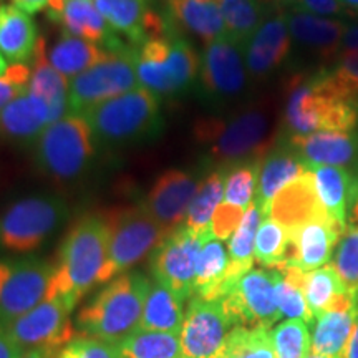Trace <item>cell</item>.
<instances>
[{
  "mask_svg": "<svg viewBox=\"0 0 358 358\" xmlns=\"http://www.w3.org/2000/svg\"><path fill=\"white\" fill-rule=\"evenodd\" d=\"M282 131L285 138L317 131H358V110L340 96L327 69L299 73L285 85Z\"/></svg>",
  "mask_w": 358,
  "mask_h": 358,
  "instance_id": "cell-1",
  "label": "cell"
},
{
  "mask_svg": "<svg viewBox=\"0 0 358 358\" xmlns=\"http://www.w3.org/2000/svg\"><path fill=\"white\" fill-rule=\"evenodd\" d=\"M108 227L101 214H87L78 219L58 250L48 297H60L73 310L88 290L101 284V275L108 264Z\"/></svg>",
  "mask_w": 358,
  "mask_h": 358,
  "instance_id": "cell-2",
  "label": "cell"
},
{
  "mask_svg": "<svg viewBox=\"0 0 358 358\" xmlns=\"http://www.w3.org/2000/svg\"><path fill=\"white\" fill-rule=\"evenodd\" d=\"M151 282L140 272H124L80 310L77 325L82 335L122 347L141 327Z\"/></svg>",
  "mask_w": 358,
  "mask_h": 358,
  "instance_id": "cell-3",
  "label": "cell"
},
{
  "mask_svg": "<svg viewBox=\"0 0 358 358\" xmlns=\"http://www.w3.org/2000/svg\"><path fill=\"white\" fill-rule=\"evenodd\" d=\"M194 138L208 148L219 164L229 168L261 158L277 145L272 120L267 110L249 108L231 118H203L194 124Z\"/></svg>",
  "mask_w": 358,
  "mask_h": 358,
  "instance_id": "cell-4",
  "label": "cell"
},
{
  "mask_svg": "<svg viewBox=\"0 0 358 358\" xmlns=\"http://www.w3.org/2000/svg\"><path fill=\"white\" fill-rule=\"evenodd\" d=\"M83 116L93 140L103 145H131L161 129L159 100L150 90L136 88L88 108Z\"/></svg>",
  "mask_w": 358,
  "mask_h": 358,
  "instance_id": "cell-5",
  "label": "cell"
},
{
  "mask_svg": "<svg viewBox=\"0 0 358 358\" xmlns=\"http://www.w3.org/2000/svg\"><path fill=\"white\" fill-rule=\"evenodd\" d=\"M201 60L185 37L168 27L163 37L138 48L136 71L141 87L158 95L186 92L199 75Z\"/></svg>",
  "mask_w": 358,
  "mask_h": 358,
  "instance_id": "cell-6",
  "label": "cell"
},
{
  "mask_svg": "<svg viewBox=\"0 0 358 358\" xmlns=\"http://www.w3.org/2000/svg\"><path fill=\"white\" fill-rule=\"evenodd\" d=\"M110 234L108 264L103 282L113 280L136 266L163 243L168 232L143 206H118L101 214Z\"/></svg>",
  "mask_w": 358,
  "mask_h": 358,
  "instance_id": "cell-7",
  "label": "cell"
},
{
  "mask_svg": "<svg viewBox=\"0 0 358 358\" xmlns=\"http://www.w3.org/2000/svg\"><path fill=\"white\" fill-rule=\"evenodd\" d=\"M92 129L80 115H66L43 129L35 145L38 168L55 181L82 176L95 155Z\"/></svg>",
  "mask_w": 358,
  "mask_h": 358,
  "instance_id": "cell-8",
  "label": "cell"
},
{
  "mask_svg": "<svg viewBox=\"0 0 358 358\" xmlns=\"http://www.w3.org/2000/svg\"><path fill=\"white\" fill-rule=\"evenodd\" d=\"M69 217L65 201L32 196L17 201L0 216V245L13 252H30L43 244Z\"/></svg>",
  "mask_w": 358,
  "mask_h": 358,
  "instance_id": "cell-9",
  "label": "cell"
},
{
  "mask_svg": "<svg viewBox=\"0 0 358 358\" xmlns=\"http://www.w3.org/2000/svg\"><path fill=\"white\" fill-rule=\"evenodd\" d=\"M138 48L110 53L108 58L70 80L69 115H82L98 103L141 88L136 71Z\"/></svg>",
  "mask_w": 358,
  "mask_h": 358,
  "instance_id": "cell-10",
  "label": "cell"
},
{
  "mask_svg": "<svg viewBox=\"0 0 358 358\" xmlns=\"http://www.w3.org/2000/svg\"><path fill=\"white\" fill-rule=\"evenodd\" d=\"M213 231L194 232L181 226L169 232L150 256V267L156 282L168 287L185 303L194 295L196 264L203 244Z\"/></svg>",
  "mask_w": 358,
  "mask_h": 358,
  "instance_id": "cell-11",
  "label": "cell"
},
{
  "mask_svg": "<svg viewBox=\"0 0 358 358\" xmlns=\"http://www.w3.org/2000/svg\"><path fill=\"white\" fill-rule=\"evenodd\" d=\"M55 264L42 259L0 261V325L30 312L52 289Z\"/></svg>",
  "mask_w": 358,
  "mask_h": 358,
  "instance_id": "cell-12",
  "label": "cell"
},
{
  "mask_svg": "<svg viewBox=\"0 0 358 358\" xmlns=\"http://www.w3.org/2000/svg\"><path fill=\"white\" fill-rule=\"evenodd\" d=\"M221 302L234 327H262L271 330L282 319L272 268H250L232 285Z\"/></svg>",
  "mask_w": 358,
  "mask_h": 358,
  "instance_id": "cell-13",
  "label": "cell"
},
{
  "mask_svg": "<svg viewBox=\"0 0 358 358\" xmlns=\"http://www.w3.org/2000/svg\"><path fill=\"white\" fill-rule=\"evenodd\" d=\"M70 313L69 306L60 297H48L19 319L0 327L25 352L34 348L62 352L75 337Z\"/></svg>",
  "mask_w": 358,
  "mask_h": 358,
  "instance_id": "cell-14",
  "label": "cell"
},
{
  "mask_svg": "<svg viewBox=\"0 0 358 358\" xmlns=\"http://www.w3.org/2000/svg\"><path fill=\"white\" fill-rule=\"evenodd\" d=\"M232 329L221 301L189 299L181 329L182 358H219Z\"/></svg>",
  "mask_w": 358,
  "mask_h": 358,
  "instance_id": "cell-15",
  "label": "cell"
},
{
  "mask_svg": "<svg viewBox=\"0 0 358 358\" xmlns=\"http://www.w3.org/2000/svg\"><path fill=\"white\" fill-rule=\"evenodd\" d=\"M244 48L222 37L206 45L201 58L199 77L204 93L216 101L239 96L248 85Z\"/></svg>",
  "mask_w": 358,
  "mask_h": 358,
  "instance_id": "cell-16",
  "label": "cell"
},
{
  "mask_svg": "<svg viewBox=\"0 0 358 358\" xmlns=\"http://www.w3.org/2000/svg\"><path fill=\"white\" fill-rule=\"evenodd\" d=\"M347 224L337 221L330 214L312 219L301 227L289 232V245L285 262L303 272H312L332 261L335 245H338Z\"/></svg>",
  "mask_w": 358,
  "mask_h": 358,
  "instance_id": "cell-17",
  "label": "cell"
},
{
  "mask_svg": "<svg viewBox=\"0 0 358 358\" xmlns=\"http://www.w3.org/2000/svg\"><path fill=\"white\" fill-rule=\"evenodd\" d=\"M199 186L201 181L192 174L181 169H169L161 174L151 187L145 208L169 234L185 226L187 211Z\"/></svg>",
  "mask_w": 358,
  "mask_h": 358,
  "instance_id": "cell-18",
  "label": "cell"
},
{
  "mask_svg": "<svg viewBox=\"0 0 358 358\" xmlns=\"http://www.w3.org/2000/svg\"><path fill=\"white\" fill-rule=\"evenodd\" d=\"M95 6L111 29L124 35L134 48L166 34L168 20L150 7V0H95Z\"/></svg>",
  "mask_w": 358,
  "mask_h": 358,
  "instance_id": "cell-19",
  "label": "cell"
},
{
  "mask_svg": "<svg viewBox=\"0 0 358 358\" xmlns=\"http://www.w3.org/2000/svg\"><path fill=\"white\" fill-rule=\"evenodd\" d=\"M312 166H337L358 176V131H317L284 140Z\"/></svg>",
  "mask_w": 358,
  "mask_h": 358,
  "instance_id": "cell-20",
  "label": "cell"
},
{
  "mask_svg": "<svg viewBox=\"0 0 358 358\" xmlns=\"http://www.w3.org/2000/svg\"><path fill=\"white\" fill-rule=\"evenodd\" d=\"M290 47H292V37H290L287 15L277 13L271 19L264 20L244 48L248 73L254 80L267 78L287 60Z\"/></svg>",
  "mask_w": 358,
  "mask_h": 358,
  "instance_id": "cell-21",
  "label": "cell"
},
{
  "mask_svg": "<svg viewBox=\"0 0 358 358\" xmlns=\"http://www.w3.org/2000/svg\"><path fill=\"white\" fill-rule=\"evenodd\" d=\"M325 213L313 185L312 169L280 189L267 208V217L279 222L287 232L295 231L302 224Z\"/></svg>",
  "mask_w": 358,
  "mask_h": 358,
  "instance_id": "cell-22",
  "label": "cell"
},
{
  "mask_svg": "<svg viewBox=\"0 0 358 358\" xmlns=\"http://www.w3.org/2000/svg\"><path fill=\"white\" fill-rule=\"evenodd\" d=\"M308 169L310 168L301 155L285 141L277 143L268 153L262 156L259 161L257 191L254 199L262 204L266 217L268 204L279 194V191L306 174Z\"/></svg>",
  "mask_w": 358,
  "mask_h": 358,
  "instance_id": "cell-23",
  "label": "cell"
},
{
  "mask_svg": "<svg viewBox=\"0 0 358 358\" xmlns=\"http://www.w3.org/2000/svg\"><path fill=\"white\" fill-rule=\"evenodd\" d=\"M55 20H60L64 30L88 42L101 43L110 53L127 52L134 48L122 42L118 34L108 25L105 17L92 0H65L64 8Z\"/></svg>",
  "mask_w": 358,
  "mask_h": 358,
  "instance_id": "cell-24",
  "label": "cell"
},
{
  "mask_svg": "<svg viewBox=\"0 0 358 358\" xmlns=\"http://www.w3.org/2000/svg\"><path fill=\"white\" fill-rule=\"evenodd\" d=\"M290 37L302 47L315 52L324 60H337L340 45L347 30V22L325 19L294 8L287 15Z\"/></svg>",
  "mask_w": 358,
  "mask_h": 358,
  "instance_id": "cell-25",
  "label": "cell"
},
{
  "mask_svg": "<svg viewBox=\"0 0 358 358\" xmlns=\"http://www.w3.org/2000/svg\"><path fill=\"white\" fill-rule=\"evenodd\" d=\"M47 127H50L48 105L30 92L0 110V138L8 141L35 143Z\"/></svg>",
  "mask_w": 358,
  "mask_h": 358,
  "instance_id": "cell-26",
  "label": "cell"
},
{
  "mask_svg": "<svg viewBox=\"0 0 358 358\" xmlns=\"http://www.w3.org/2000/svg\"><path fill=\"white\" fill-rule=\"evenodd\" d=\"M40 35L29 13L13 3H0V53L10 65H29Z\"/></svg>",
  "mask_w": 358,
  "mask_h": 358,
  "instance_id": "cell-27",
  "label": "cell"
},
{
  "mask_svg": "<svg viewBox=\"0 0 358 358\" xmlns=\"http://www.w3.org/2000/svg\"><path fill=\"white\" fill-rule=\"evenodd\" d=\"M30 64H32V73H30L29 92L47 103L50 124L57 123L58 120L69 115V78L50 65L42 37L38 40L37 52Z\"/></svg>",
  "mask_w": 358,
  "mask_h": 358,
  "instance_id": "cell-28",
  "label": "cell"
},
{
  "mask_svg": "<svg viewBox=\"0 0 358 358\" xmlns=\"http://www.w3.org/2000/svg\"><path fill=\"white\" fill-rule=\"evenodd\" d=\"M168 7L171 19L206 45L227 37L221 0H168Z\"/></svg>",
  "mask_w": 358,
  "mask_h": 358,
  "instance_id": "cell-29",
  "label": "cell"
},
{
  "mask_svg": "<svg viewBox=\"0 0 358 358\" xmlns=\"http://www.w3.org/2000/svg\"><path fill=\"white\" fill-rule=\"evenodd\" d=\"M227 268L229 252L222 241L211 236L203 244L196 264L194 295L204 301H221L227 294Z\"/></svg>",
  "mask_w": 358,
  "mask_h": 358,
  "instance_id": "cell-30",
  "label": "cell"
},
{
  "mask_svg": "<svg viewBox=\"0 0 358 358\" xmlns=\"http://www.w3.org/2000/svg\"><path fill=\"white\" fill-rule=\"evenodd\" d=\"M358 317V303L350 308L329 310L317 317L310 353L327 358H343Z\"/></svg>",
  "mask_w": 358,
  "mask_h": 358,
  "instance_id": "cell-31",
  "label": "cell"
},
{
  "mask_svg": "<svg viewBox=\"0 0 358 358\" xmlns=\"http://www.w3.org/2000/svg\"><path fill=\"white\" fill-rule=\"evenodd\" d=\"M303 295H306L308 308L313 313V319L329 310H340V308L357 306V301L340 280L332 264L307 272L306 282H303Z\"/></svg>",
  "mask_w": 358,
  "mask_h": 358,
  "instance_id": "cell-32",
  "label": "cell"
},
{
  "mask_svg": "<svg viewBox=\"0 0 358 358\" xmlns=\"http://www.w3.org/2000/svg\"><path fill=\"white\" fill-rule=\"evenodd\" d=\"M313 185L327 214L347 224L348 208L357 187L358 176L337 166H312Z\"/></svg>",
  "mask_w": 358,
  "mask_h": 358,
  "instance_id": "cell-33",
  "label": "cell"
},
{
  "mask_svg": "<svg viewBox=\"0 0 358 358\" xmlns=\"http://www.w3.org/2000/svg\"><path fill=\"white\" fill-rule=\"evenodd\" d=\"M110 57V52L103 50L96 43L75 37L66 30H62L60 38L53 43L47 53L48 62L57 71L66 78H75Z\"/></svg>",
  "mask_w": 358,
  "mask_h": 358,
  "instance_id": "cell-34",
  "label": "cell"
},
{
  "mask_svg": "<svg viewBox=\"0 0 358 358\" xmlns=\"http://www.w3.org/2000/svg\"><path fill=\"white\" fill-rule=\"evenodd\" d=\"M266 217L262 204L256 199L249 206L245 211L243 221L237 227L234 234L229 239V268H227V292L232 285L241 279L244 274L254 266V248H256V236L257 229L261 226L262 219ZM224 299V297H222Z\"/></svg>",
  "mask_w": 358,
  "mask_h": 358,
  "instance_id": "cell-35",
  "label": "cell"
},
{
  "mask_svg": "<svg viewBox=\"0 0 358 358\" xmlns=\"http://www.w3.org/2000/svg\"><path fill=\"white\" fill-rule=\"evenodd\" d=\"M182 322H185L182 302L159 282H151L140 329L181 335Z\"/></svg>",
  "mask_w": 358,
  "mask_h": 358,
  "instance_id": "cell-36",
  "label": "cell"
},
{
  "mask_svg": "<svg viewBox=\"0 0 358 358\" xmlns=\"http://www.w3.org/2000/svg\"><path fill=\"white\" fill-rule=\"evenodd\" d=\"M274 271L275 277V299L280 315L287 320H302L312 324L313 313L303 295V282L307 272L294 266H279Z\"/></svg>",
  "mask_w": 358,
  "mask_h": 358,
  "instance_id": "cell-37",
  "label": "cell"
},
{
  "mask_svg": "<svg viewBox=\"0 0 358 358\" xmlns=\"http://www.w3.org/2000/svg\"><path fill=\"white\" fill-rule=\"evenodd\" d=\"M227 38L245 48V45L264 24L262 0H221Z\"/></svg>",
  "mask_w": 358,
  "mask_h": 358,
  "instance_id": "cell-38",
  "label": "cell"
},
{
  "mask_svg": "<svg viewBox=\"0 0 358 358\" xmlns=\"http://www.w3.org/2000/svg\"><path fill=\"white\" fill-rule=\"evenodd\" d=\"M224 182H226V169L219 168L208 174L203 181L194 199L189 206L185 226L194 232L211 229L214 213L224 199Z\"/></svg>",
  "mask_w": 358,
  "mask_h": 358,
  "instance_id": "cell-39",
  "label": "cell"
},
{
  "mask_svg": "<svg viewBox=\"0 0 358 358\" xmlns=\"http://www.w3.org/2000/svg\"><path fill=\"white\" fill-rule=\"evenodd\" d=\"M219 358H275L272 332L262 327H234Z\"/></svg>",
  "mask_w": 358,
  "mask_h": 358,
  "instance_id": "cell-40",
  "label": "cell"
},
{
  "mask_svg": "<svg viewBox=\"0 0 358 358\" xmlns=\"http://www.w3.org/2000/svg\"><path fill=\"white\" fill-rule=\"evenodd\" d=\"M124 358H182L181 335L140 329L122 345Z\"/></svg>",
  "mask_w": 358,
  "mask_h": 358,
  "instance_id": "cell-41",
  "label": "cell"
},
{
  "mask_svg": "<svg viewBox=\"0 0 358 358\" xmlns=\"http://www.w3.org/2000/svg\"><path fill=\"white\" fill-rule=\"evenodd\" d=\"M289 232L272 217H264L257 229L254 261L266 268H275L285 262Z\"/></svg>",
  "mask_w": 358,
  "mask_h": 358,
  "instance_id": "cell-42",
  "label": "cell"
},
{
  "mask_svg": "<svg viewBox=\"0 0 358 358\" xmlns=\"http://www.w3.org/2000/svg\"><path fill=\"white\" fill-rule=\"evenodd\" d=\"M224 169H226L224 203L248 211V208L256 198L259 161H248V163H239Z\"/></svg>",
  "mask_w": 358,
  "mask_h": 358,
  "instance_id": "cell-43",
  "label": "cell"
},
{
  "mask_svg": "<svg viewBox=\"0 0 358 358\" xmlns=\"http://www.w3.org/2000/svg\"><path fill=\"white\" fill-rule=\"evenodd\" d=\"M275 358H307L312 350V337L302 320H285L272 330Z\"/></svg>",
  "mask_w": 358,
  "mask_h": 358,
  "instance_id": "cell-44",
  "label": "cell"
},
{
  "mask_svg": "<svg viewBox=\"0 0 358 358\" xmlns=\"http://www.w3.org/2000/svg\"><path fill=\"white\" fill-rule=\"evenodd\" d=\"M332 266L358 303V227L347 226L334 252Z\"/></svg>",
  "mask_w": 358,
  "mask_h": 358,
  "instance_id": "cell-45",
  "label": "cell"
},
{
  "mask_svg": "<svg viewBox=\"0 0 358 358\" xmlns=\"http://www.w3.org/2000/svg\"><path fill=\"white\" fill-rule=\"evenodd\" d=\"M58 358H124L122 347L105 340L87 337H73L62 348Z\"/></svg>",
  "mask_w": 358,
  "mask_h": 358,
  "instance_id": "cell-46",
  "label": "cell"
},
{
  "mask_svg": "<svg viewBox=\"0 0 358 358\" xmlns=\"http://www.w3.org/2000/svg\"><path fill=\"white\" fill-rule=\"evenodd\" d=\"M30 73L29 65H8L6 73L0 75V110L29 92Z\"/></svg>",
  "mask_w": 358,
  "mask_h": 358,
  "instance_id": "cell-47",
  "label": "cell"
},
{
  "mask_svg": "<svg viewBox=\"0 0 358 358\" xmlns=\"http://www.w3.org/2000/svg\"><path fill=\"white\" fill-rule=\"evenodd\" d=\"M245 211L244 209L237 208V206L222 203L214 213L211 221V231L213 236L219 241H229L232 234H234L237 227H239L241 221H243Z\"/></svg>",
  "mask_w": 358,
  "mask_h": 358,
  "instance_id": "cell-48",
  "label": "cell"
},
{
  "mask_svg": "<svg viewBox=\"0 0 358 358\" xmlns=\"http://www.w3.org/2000/svg\"><path fill=\"white\" fill-rule=\"evenodd\" d=\"M294 8L313 15H347L340 0H294Z\"/></svg>",
  "mask_w": 358,
  "mask_h": 358,
  "instance_id": "cell-49",
  "label": "cell"
},
{
  "mask_svg": "<svg viewBox=\"0 0 358 358\" xmlns=\"http://www.w3.org/2000/svg\"><path fill=\"white\" fill-rule=\"evenodd\" d=\"M25 350L17 345L0 327V358H22Z\"/></svg>",
  "mask_w": 358,
  "mask_h": 358,
  "instance_id": "cell-50",
  "label": "cell"
},
{
  "mask_svg": "<svg viewBox=\"0 0 358 358\" xmlns=\"http://www.w3.org/2000/svg\"><path fill=\"white\" fill-rule=\"evenodd\" d=\"M342 52H358V22L347 25L345 35L340 45V53Z\"/></svg>",
  "mask_w": 358,
  "mask_h": 358,
  "instance_id": "cell-51",
  "label": "cell"
},
{
  "mask_svg": "<svg viewBox=\"0 0 358 358\" xmlns=\"http://www.w3.org/2000/svg\"><path fill=\"white\" fill-rule=\"evenodd\" d=\"M50 3V0H13V6H17L27 13H37L43 10Z\"/></svg>",
  "mask_w": 358,
  "mask_h": 358,
  "instance_id": "cell-52",
  "label": "cell"
},
{
  "mask_svg": "<svg viewBox=\"0 0 358 358\" xmlns=\"http://www.w3.org/2000/svg\"><path fill=\"white\" fill-rule=\"evenodd\" d=\"M347 226L358 227V179H357V187H355V192H353L350 208H348Z\"/></svg>",
  "mask_w": 358,
  "mask_h": 358,
  "instance_id": "cell-53",
  "label": "cell"
},
{
  "mask_svg": "<svg viewBox=\"0 0 358 358\" xmlns=\"http://www.w3.org/2000/svg\"><path fill=\"white\" fill-rule=\"evenodd\" d=\"M343 358H358V317H357L355 327H353L350 342H348V345H347L345 357Z\"/></svg>",
  "mask_w": 358,
  "mask_h": 358,
  "instance_id": "cell-54",
  "label": "cell"
},
{
  "mask_svg": "<svg viewBox=\"0 0 358 358\" xmlns=\"http://www.w3.org/2000/svg\"><path fill=\"white\" fill-rule=\"evenodd\" d=\"M60 352L48 350V348H34V350H29L24 353L22 358H58Z\"/></svg>",
  "mask_w": 358,
  "mask_h": 358,
  "instance_id": "cell-55",
  "label": "cell"
},
{
  "mask_svg": "<svg viewBox=\"0 0 358 358\" xmlns=\"http://www.w3.org/2000/svg\"><path fill=\"white\" fill-rule=\"evenodd\" d=\"M343 8H345L347 15L358 17V0H340Z\"/></svg>",
  "mask_w": 358,
  "mask_h": 358,
  "instance_id": "cell-56",
  "label": "cell"
},
{
  "mask_svg": "<svg viewBox=\"0 0 358 358\" xmlns=\"http://www.w3.org/2000/svg\"><path fill=\"white\" fill-rule=\"evenodd\" d=\"M64 3H65V0H50V3H48V8H50L52 19H57V17L60 15L62 8H64Z\"/></svg>",
  "mask_w": 358,
  "mask_h": 358,
  "instance_id": "cell-57",
  "label": "cell"
},
{
  "mask_svg": "<svg viewBox=\"0 0 358 358\" xmlns=\"http://www.w3.org/2000/svg\"><path fill=\"white\" fill-rule=\"evenodd\" d=\"M7 69H8V65H7L6 58H3V57H2V53H0V75L6 73Z\"/></svg>",
  "mask_w": 358,
  "mask_h": 358,
  "instance_id": "cell-58",
  "label": "cell"
},
{
  "mask_svg": "<svg viewBox=\"0 0 358 358\" xmlns=\"http://www.w3.org/2000/svg\"><path fill=\"white\" fill-rule=\"evenodd\" d=\"M307 358H327V357H322V355H315V353H310Z\"/></svg>",
  "mask_w": 358,
  "mask_h": 358,
  "instance_id": "cell-59",
  "label": "cell"
},
{
  "mask_svg": "<svg viewBox=\"0 0 358 358\" xmlns=\"http://www.w3.org/2000/svg\"><path fill=\"white\" fill-rule=\"evenodd\" d=\"M285 3H294V0H284Z\"/></svg>",
  "mask_w": 358,
  "mask_h": 358,
  "instance_id": "cell-60",
  "label": "cell"
}]
</instances>
